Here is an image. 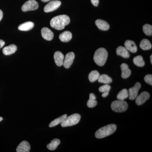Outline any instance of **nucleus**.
<instances>
[{"mask_svg":"<svg viewBox=\"0 0 152 152\" xmlns=\"http://www.w3.org/2000/svg\"><path fill=\"white\" fill-rule=\"evenodd\" d=\"M70 22L69 17L66 15H60L54 17L51 20L50 25L52 28L58 30H61L69 25Z\"/></svg>","mask_w":152,"mask_h":152,"instance_id":"1","label":"nucleus"},{"mask_svg":"<svg viewBox=\"0 0 152 152\" xmlns=\"http://www.w3.org/2000/svg\"><path fill=\"white\" fill-rule=\"evenodd\" d=\"M117 126L111 124L100 128L96 132L95 137L98 139H102L113 134L116 130Z\"/></svg>","mask_w":152,"mask_h":152,"instance_id":"2","label":"nucleus"},{"mask_svg":"<svg viewBox=\"0 0 152 152\" xmlns=\"http://www.w3.org/2000/svg\"><path fill=\"white\" fill-rule=\"evenodd\" d=\"M108 57V53L104 48H100L95 52L94 59L97 65L102 66L105 64Z\"/></svg>","mask_w":152,"mask_h":152,"instance_id":"3","label":"nucleus"},{"mask_svg":"<svg viewBox=\"0 0 152 152\" xmlns=\"http://www.w3.org/2000/svg\"><path fill=\"white\" fill-rule=\"evenodd\" d=\"M81 119V116L79 114H74L69 117H67L61 123V126L63 127L71 126L78 124Z\"/></svg>","mask_w":152,"mask_h":152,"instance_id":"4","label":"nucleus"},{"mask_svg":"<svg viewBox=\"0 0 152 152\" xmlns=\"http://www.w3.org/2000/svg\"><path fill=\"white\" fill-rule=\"evenodd\" d=\"M112 110L116 113H123L127 110V103L124 100H116L114 101L111 105Z\"/></svg>","mask_w":152,"mask_h":152,"instance_id":"5","label":"nucleus"},{"mask_svg":"<svg viewBox=\"0 0 152 152\" xmlns=\"http://www.w3.org/2000/svg\"><path fill=\"white\" fill-rule=\"evenodd\" d=\"M39 7V4L35 0H29L23 5L22 10L23 12L35 10Z\"/></svg>","mask_w":152,"mask_h":152,"instance_id":"6","label":"nucleus"},{"mask_svg":"<svg viewBox=\"0 0 152 152\" xmlns=\"http://www.w3.org/2000/svg\"><path fill=\"white\" fill-rule=\"evenodd\" d=\"M61 3L59 1H53L47 4L44 7V11L45 12H50L56 10L61 6Z\"/></svg>","mask_w":152,"mask_h":152,"instance_id":"7","label":"nucleus"},{"mask_svg":"<svg viewBox=\"0 0 152 152\" xmlns=\"http://www.w3.org/2000/svg\"><path fill=\"white\" fill-rule=\"evenodd\" d=\"M141 87V85L140 83H137L135 86L132 88H129V98L131 100H134L135 99L137 96L138 94L139 90Z\"/></svg>","mask_w":152,"mask_h":152,"instance_id":"8","label":"nucleus"},{"mask_svg":"<svg viewBox=\"0 0 152 152\" xmlns=\"http://www.w3.org/2000/svg\"><path fill=\"white\" fill-rule=\"evenodd\" d=\"M75 58V54L73 52H70L66 55L65 58L64 59L63 66L66 69H69L73 63Z\"/></svg>","mask_w":152,"mask_h":152,"instance_id":"9","label":"nucleus"},{"mask_svg":"<svg viewBox=\"0 0 152 152\" xmlns=\"http://www.w3.org/2000/svg\"><path fill=\"white\" fill-rule=\"evenodd\" d=\"M150 94L147 92L144 91L136 98V103L138 105H141L145 102L150 98Z\"/></svg>","mask_w":152,"mask_h":152,"instance_id":"10","label":"nucleus"},{"mask_svg":"<svg viewBox=\"0 0 152 152\" xmlns=\"http://www.w3.org/2000/svg\"><path fill=\"white\" fill-rule=\"evenodd\" d=\"M42 37L48 41H51L54 37L53 33L48 28L44 27L41 30Z\"/></svg>","mask_w":152,"mask_h":152,"instance_id":"11","label":"nucleus"},{"mask_svg":"<svg viewBox=\"0 0 152 152\" xmlns=\"http://www.w3.org/2000/svg\"><path fill=\"white\" fill-rule=\"evenodd\" d=\"M31 150V146L29 143L27 141H23L21 142L18 147L16 151L17 152H29Z\"/></svg>","mask_w":152,"mask_h":152,"instance_id":"12","label":"nucleus"},{"mask_svg":"<svg viewBox=\"0 0 152 152\" xmlns=\"http://www.w3.org/2000/svg\"><path fill=\"white\" fill-rule=\"evenodd\" d=\"M54 58L56 64L58 66L63 65L64 56L62 53L60 51L56 52L54 55Z\"/></svg>","mask_w":152,"mask_h":152,"instance_id":"13","label":"nucleus"},{"mask_svg":"<svg viewBox=\"0 0 152 152\" xmlns=\"http://www.w3.org/2000/svg\"><path fill=\"white\" fill-rule=\"evenodd\" d=\"M121 67L122 71V77L124 79L128 78L131 75V71L129 69V66L127 64L124 63L121 65Z\"/></svg>","mask_w":152,"mask_h":152,"instance_id":"14","label":"nucleus"},{"mask_svg":"<svg viewBox=\"0 0 152 152\" xmlns=\"http://www.w3.org/2000/svg\"><path fill=\"white\" fill-rule=\"evenodd\" d=\"M116 53L118 56H121L125 58H128L130 57L129 53L127 49L123 46H119L117 48Z\"/></svg>","mask_w":152,"mask_h":152,"instance_id":"15","label":"nucleus"},{"mask_svg":"<svg viewBox=\"0 0 152 152\" xmlns=\"http://www.w3.org/2000/svg\"><path fill=\"white\" fill-rule=\"evenodd\" d=\"M17 50V47L15 45H10L3 48V53L5 56H10L15 53Z\"/></svg>","mask_w":152,"mask_h":152,"instance_id":"16","label":"nucleus"},{"mask_svg":"<svg viewBox=\"0 0 152 152\" xmlns=\"http://www.w3.org/2000/svg\"><path fill=\"white\" fill-rule=\"evenodd\" d=\"M125 46L128 51L132 53H135L137 50V48L135 43L132 41H126L125 42Z\"/></svg>","mask_w":152,"mask_h":152,"instance_id":"17","label":"nucleus"},{"mask_svg":"<svg viewBox=\"0 0 152 152\" xmlns=\"http://www.w3.org/2000/svg\"><path fill=\"white\" fill-rule=\"evenodd\" d=\"M96 24L99 29L102 31H107L110 28V25L105 21L99 20L96 21Z\"/></svg>","mask_w":152,"mask_h":152,"instance_id":"18","label":"nucleus"},{"mask_svg":"<svg viewBox=\"0 0 152 152\" xmlns=\"http://www.w3.org/2000/svg\"><path fill=\"white\" fill-rule=\"evenodd\" d=\"M72 34L69 31H66L64 32L60 35L59 39L60 40L64 42H69L72 39Z\"/></svg>","mask_w":152,"mask_h":152,"instance_id":"19","label":"nucleus"},{"mask_svg":"<svg viewBox=\"0 0 152 152\" xmlns=\"http://www.w3.org/2000/svg\"><path fill=\"white\" fill-rule=\"evenodd\" d=\"M34 24L32 22H27L20 25L18 27V29L22 31H28L34 28Z\"/></svg>","mask_w":152,"mask_h":152,"instance_id":"20","label":"nucleus"},{"mask_svg":"<svg viewBox=\"0 0 152 152\" xmlns=\"http://www.w3.org/2000/svg\"><path fill=\"white\" fill-rule=\"evenodd\" d=\"M89 99L87 102V106L89 108L94 107L97 104V102L96 101V96L93 93H91L89 95Z\"/></svg>","mask_w":152,"mask_h":152,"instance_id":"21","label":"nucleus"},{"mask_svg":"<svg viewBox=\"0 0 152 152\" xmlns=\"http://www.w3.org/2000/svg\"><path fill=\"white\" fill-rule=\"evenodd\" d=\"M67 117V115L66 114H65L57 118L56 119L52 121L50 123V124H49V127H53L56 126L59 124H61V123H62L63 121Z\"/></svg>","mask_w":152,"mask_h":152,"instance_id":"22","label":"nucleus"},{"mask_svg":"<svg viewBox=\"0 0 152 152\" xmlns=\"http://www.w3.org/2000/svg\"><path fill=\"white\" fill-rule=\"evenodd\" d=\"M111 89V86L108 84H105L99 88V91L102 93V96L103 98L107 97L108 96L109 91Z\"/></svg>","mask_w":152,"mask_h":152,"instance_id":"23","label":"nucleus"},{"mask_svg":"<svg viewBox=\"0 0 152 152\" xmlns=\"http://www.w3.org/2000/svg\"><path fill=\"white\" fill-rule=\"evenodd\" d=\"M98 82L102 83L104 84H109L112 83V79L110 77L107 75H100L99 79H98Z\"/></svg>","mask_w":152,"mask_h":152,"instance_id":"24","label":"nucleus"},{"mask_svg":"<svg viewBox=\"0 0 152 152\" xmlns=\"http://www.w3.org/2000/svg\"><path fill=\"white\" fill-rule=\"evenodd\" d=\"M61 142L59 139H55L52 140L50 143L47 145V148L50 151H54L60 145Z\"/></svg>","mask_w":152,"mask_h":152,"instance_id":"25","label":"nucleus"},{"mask_svg":"<svg viewBox=\"0 0 152 152\" xmlns=\"http://www.w3.org/2000/svg\"><path fill=\"white\" fill-rule=\"evenodd\" d=\"M140 47L143 50H149L151 49L152 45L149 41L147 39H143L141 42Z\"/></svg>","mask_w":152,"mask_h":152,"instance_id":"26","label":"nucleus"},{"mask_svg":"<svg viewBox=\"0 0 152 152\" xmlns=\"http://www.w3.org/2000/svg\"><path fill=\"white\" fill-rule=\"evenodd\" d=\"M129 92L126 89L122 90L117 95V99L120 100H124L125 99L129 97Z\"/></svg>","mask_w":152,"mask_h":152,"instance_id":"27","label":"nucleus"},{"mask_svg":"<svg viewBox=\"0 0 152 152\" xmlns=\"http://www.w3.org/2000/svg\"><path fill=\"white\" fill-rule=\"evenodd\" d=\"M100 76V74L97 71H92L88 76L89 80L91 83L94 82L98 80Z\"/></svg>","mask_w":152,"mask_h":152,"instance_id":"28","label":"nucleus"},{"mask_svg":"<svg viewBox=\"0 0 152 152\" xmlns=\"http://www.w3.org/2000/svg\"><path fill=\"white\" fill-rule=\"evenodd\" d=\"M133 62L135 65L139 67H143L145 65L144 62L142 57L141 56H137L134 58Z\"/></svg>","mask_w":152,"mask_h":152,"instance_id":"29","label":"nucleus"},{"mask_svg":"<svg viewBox=\"0 0 152 152\" xmlns=\"http://www.w3.org/2000/svg\"><path fill=\"white\" fill-rule=\"evenodd\" d=\"M143 31L146 35L152 36V26L149 24H145L143 26Z\"/></svg>","mask_w":152,"mask_h":152,"instance_id":"30","label":"nucleus"},{"mask_svg":"<svg viewBox=\"0 0 152 152\" xmlns=\"http://www.w3.org/2000/svg\"><path fill=\"white\" fill-rule=\"evenodd\" d=\"M144 80L147 83L152 86V75H148L145 76Z\"/></svg>","mask_w":152,"mask_h":152,"instance_id":"31","label":"nucleus"},{"mask_svg":"<svg viewBox=\"0 0 152 152\" xmlns=\"http://www.w3.org/2000/svg\"><path fill=\"white\" fill-rule=\"evenodd\" d=\"M91 2L95 7H97L99 3V0H91Z\"/></svg>","mask_w":152,"mask_h":152,"instance_id":"32","label":"nucleus"},{"mask_svg":"<svg viewBox=\"0 0 152 152\" xmlns=\"http://www.w3.org/2000/svg\"><path fill=\"white\" fill-rule=\"evenodd\" d=\"M5 44V43L4 41H3V40L0 39V49L4 46Z\"/></svg>","mask_w":152,"mask_h":152,"instance_id":"33","label":"nucleus"},{"mask_svg":"<svg viewBox=\"0 0 152 152\" xmlns=\"http://www.w3.org/2000/svg\"><path fill=\"white\" fill-rule=\"evenodd\" d=\"M3 17V13L2 11L0 10V21L2 20Z\"/></svg>","mask_w":152,"mask_h":152,"instance_id":"34","label":"nucleus"},{"mask_svg":"<svg viewBox=\"0 0 152 152\" xmlns=\"http://www.w3.org/2000/svg\"><path fill=\"white\" fill-rule=\"evenodd\" d=\"M42 1L44 2H48L50 0H41Z\"/></svg>","mask_w":152,"mask_h":152,"instance_id":"35","label":"nucleus"},{"mask_svg":"<svg viewBox=\"0 0 152 152\" xmlns=\"http://www.w3.org/2000/svg\"><path fill=\"white\" fill-rule=\"evenodd\" d=\"M150 58H151V64H152V56H151V57H150Z\"/></svg>","mask_w":152,"mask_h":152,"instance_id":"36","label":"nucleus"},{"mask_svg":"<svg viewBox=\"0 0 152 152\" xmlns=\"http://www.w3.org/2000/svg\"><path fill=\"white\" fill-rule=\"evenodd\" d=\"M3 119V118H2L1 117H0V122Z\"/></svg>","mask_w":152,"mask_h":152,"instance_id":"37","label":"nucleus"}]
</instances>
